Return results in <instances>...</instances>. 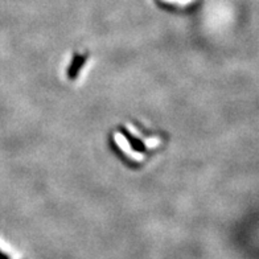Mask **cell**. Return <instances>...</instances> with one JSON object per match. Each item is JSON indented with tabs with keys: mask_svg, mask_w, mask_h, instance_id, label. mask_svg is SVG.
<instances>
[{
	"mask_svg": "<svg viewBox=\"0 0 259 259\" xmlns=\"http://www.w3.org/2000/svg\"><path fill=\"white\" fill-rule=\"evenodd\" d=\"M86 57L85 56H75L74 60H73V64L70 65V69H69V78H75L78 72L81 70V68L83 66V62H85Z\"/></svg>",
	"mask_w": 259,
	"mask_h": 259,
	"instance_id": "1",
	"label": "cell"
},
{
	"mask_svg": "<svg viewBox=\"0 0 259 259\" xmlns=\"http://www.w3.org/2000/svg\"><path fill=\"white\" fill-rule=\"evenodd\" d=\"M0 259H10V256H8L7 254H4V252L0 250Z\"/></svg>",
	"mask_w": 259,
	"mask_h": 259,
	"instance_id": "2",
	"label": "cell"
}]
</instances>
